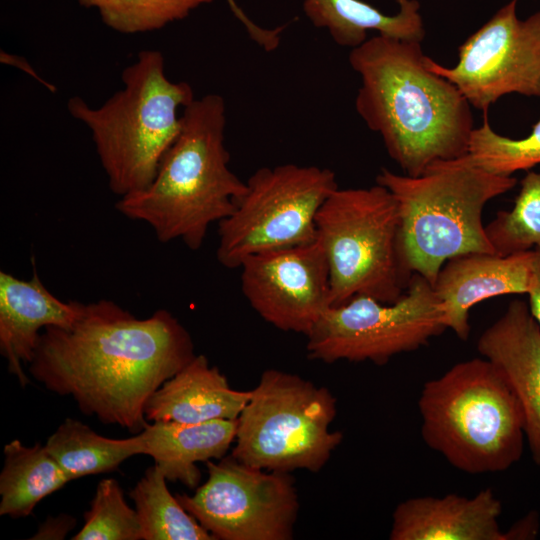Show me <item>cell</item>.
<instances>
[{
    "mask_svg": "<svg viewBox=\"0 0 540 540\" xmlns=\"http://www.w3.org/2000/svg\"><path fill=\"white\" fill-rule=\"evenodd\" d=\"M195 355L189 332L168 310L138 318L101 299L81 302L70 326L41 332L29 373L72 397L83 414L139 433L148 399Z\"/></svg>",
    "mask_w": 540,
    "mask_h": 540,
    "instance_id": "cell-1",
    "label": "cell"
},
{
    "mask_svg": "<svg viewBox=\"0 0 540 540\" xmlns=\"http://www.w3.org/2000/svg\"><path fill=\"white\" fill-rule=\"evenodd\" d=\"M421 42L376 35L351 49L361 77L355 108L405 175L463 157L474 120L458 88L425 66Z\"/></svg>",
    "mask_w": 540,
    "mask_h": 540,
    "instance_id": "cell-2",
    "label": "cell"
},
{
    "mask_svg": "<svg viewBox=\"0 0 540 540\" xmlns=\"http://www.w3.org/2000/svg\"><path fill=\"white\" fill-rule=\"evenodd\" d=\"M225 102L207 94L183 108L181 130L163 156L153 181L120 197L116 209L148 224L160 242L182 241L198 250L213 223L236 208L246 191L229 168Z\"/></svg>",
    "mask_w": 540,
    "mask_h": 540,
    "instance_id": "cell-3",
    "label": "cell"
},
{
    "mask_svg": "<svg viewBox=\"0 0 540 540\" xmlns=\"http://www.w3.org/2000/svg\"><path fill=\"white\" fill-rule=\"evenodd\" d=\"M376 183L399 210V250L404 267L433 286L444 263L456 256L494 253L482 221L485 205L517 184L471 164L464 156L431 164L412 177L382 168Z\"/></svg>",
    "mask_w": 540,
    "mask_h": 540,
    "instance_id": "cell-4",
    "label": "cell"
},
{
    "mask_svg": "<svg viewBox=\"0 0 540 540\" xmlns=\"http://www.w3.org/2000/svg\"><path fill=\"white\" fill-rule=\"evenodd\" d=\"M123 87L99 107L70 98L71 116L90 131L111 191L146 188L181 130L178 109L194 98L190 84L172 82L160 51L143 50L121 75Z\"/></svg>",
    "mask_w": 540,
    "mask_h": 540,
    "instance_id": "cell-5",
    "label": "cell"
},
{
    "mask_svg": "<svg viewBox=\"0 0 540 540\" xmlns=\"http://www.w3.org/2000/svg\"><path fill=\"white\" fill-rule=\"evenodd\" d=\"M418 410L425 444L462 472H504L522 457L521 407L484 357L459 362L425 382Z\"/></svg>",
    "mask_w": 540,
    "mask_h": 540,
    "instance_id": "cell-6",
    "label": "cell"
},
{
    "mask_svg": "<svg viewBox=\"0 0 540 540\" xmlns=\"http://www.w3.org/2000/svg\"><path fill=\"white\" fill-rule=\"evenodd\" d=\"M400 216L392 193L369 188L335 190L316 217V239L329 269L332 306L357 295L396 302L412 274L399 250Z\"/></svg>",
    "mask_w": 540,
    "mask_h": 540,
    "instance_id": "cell-7",
    "label": "cell"
},
{
    "mask_svg": "<svg viewBox=\"0 0 540 540\" xmlns=\"http://www.w3.org/2000/svg\"><path fill=\"white\" fill-rule=\"evenodd\" d=\"M336 414L337 400L326 387L267 369L237 418L230 455L269 471L319 472L343 440L331 429Z\"/></svg>",
    "mask_w": 540,
    "mask_h": 540,
    "instance_id": "cell-8",
    "label": "cell"
},
{
    "mask_svg": "<svg viewBox=\"0 0 540 540\" xmlns=\"http://www.w3.org/2000/svg\"><path fill=\"white\" fill-rule=\"evenodd\" d=\"M338 188L327 168L289 163L256 170L235 210L218 223V262L240 268L252 255L315 241L317 214Z\"/></svg>",
    "mask_w": 540,
    "mask_h": 540,
    "instance_id": "cell-9",
    "label": "cell"
},
{
    "mask_svg": "<svg viewBox=\"0 0 540 540\" xmlns=\"http://www.w3.org/2000/svg\"><path fill=\"white\" fill-rule=\"evenodd\" d=\"M447 328L440 300L423 276L413 273L394 303L357 295L331 306L307 337L308 357L326 363L370 361L383 365L412 352Z\"/></svg>",
    "mask_w": 540,
    "mask_h": 540,
    "instance_id": "cell-10",
    "label": "cell"
},
{
    "mask_svg": "<svg viewBox=\"0 0 540 540\" xmlns=\"http://www.w3.org/2000/svg\"><path fill=\"white\" fill-rule=\"evenodd\" d=\"M208 478L180 504L216 540H290L299 497L290 473L242 463L232 455L206 462Z\"/></svg>",
    "mask_w": 540,
    "mask_h": 540,
    "instance_id": "cell-11",
    "label": "cell"
},
{
    "mask_svg": "<svg viewBox=\"0 0 540 540\" xmlns=\"http://www.w3.org/2000/svg\"><path fill=\"white\" fill-rule=\"evenodd\" d=\"M516 4L511 0L466 39L454 67L425 57L428 70L453 83L483 112L506 94L540 97V11L520 20Z\"/></svg>",
    "mask_w": 540,
    "mask_h": 540,
    "instance_id": "cell-12",
    "label": "cell"
},
{
    "mask_svg": "<svg viewBox=\"0 0 540 540\" xmlns=\"http://www.w3.org/2000/svg\"><path fill=\"white\" fill-rule=\"evenodd\" d=\"M240 269L248 303L280 330L308 335L332 306L328 264L317 239L252 255Z\"/></svg>",
    "mask_w": 540,
    "mask_h": 540,
    "instance_id": "cell-13",
    "label": "cell"
},
{
    "mask_svg": "<svg viewBox=\"0 0 540 540\" xmlns=\"http://www.w3.org/2000/svg\"><path fill=\"white\" fill-rule=\"evenodd\" d=\"M477 350L498 369L516 396L525 439L533 462L540 466V325L528 303L512 300L481 334Z\"/></svg>",
    "mask_w": 540,
    "mask_h": 540,
    "instance_id": "cell-14",
    "label": "cell"
},
{
    "mask_svg": "<svg viewBox=\"0 0 540 540\" xmlns=\"http://www.w3.org/2000/svg\"><path fill=\"white\" fill-rule=\"evenodd\" d=\"M533 257L534 250L509 256L472 252L447 260L433 284L447 328L467 340L473 306L492 297L528 294Z\"/></svg>",
    "mask_w": 540,
    "mask_h": 540,
    "instance_id": "cell-15",
    "label": "cell"
},
{
    "mask_svg": "<svg viewBox=\"0 0 540 540\" xmlns=\"http://www.w3.org/2000/svg\"><path fill=\"white\" fill-rule=\"evenodd\" d=\"M502 503L491 488L473 497L455 493L400 502L392 515L391 540H507L499 525Z\"/></svg>",
    "mask_w": 540,
    "mask_h": 540,
    "instance_id": "cell-16",
    "label": "cell"
},
{
    "mask_svg": "<svg viewBox=\"0 0 540 540\" xmlns=\"http://www.w3.org/2000/svg\"><path fill=\"white\" fill-rule=\"evenodd\" d=\"M80 304L57 298L37 271L28 280L0 272V352L22 387L29 382L23 365L32 361L41 332L48 326H70Z\"/></svg>",
    "mask_w": 540,
    "mask_h": 540,
    "instance_id": "cell-17",
    "label": "cell"
},
{
    "mask_svg": "<svg viewBox=\"0 0 540 540\" xmlns=\"http://www.w3.org/2000/svg\"><path fill=\"white\" fill-rule=\"evenodd\" d=\"M250 396L251 390L231 388L225 375L199 354L151 395L145 417L153 422L179 423L236 420Z\"/></svg>",
    "mask_w": 540,
    "mask_h": 540,
    "instance_id": "cell-18",
    "label": "cell"
},
{
    "mask_svg": "<svg viewBox=\"0 0 540 540\" xmlns=\"http://www.w3.org/2000/svg\"><path fill=\"white\" fill-rule=\"evenodd\" d=\"M237 419L202 423L154 422L137 433L141 454L151 456L167 481L194 489L198 462L223 458L235 441Z\"/></svg>",
    "mask_w": 540,
    "mask_h": 540,
    "instance_id": "cell-19",
    "label": "cell"
},
{
    "mask_svg": "<svg viewBox=\"0 0 540 540\" xmlns=\"http://www.w3.org/2000/svg\"><path fill=\"white\" fill-rule=\"evenodd\" d=\"M400 11L386 15L360 0H304V12L314 26L325 28L336 44L351 49L367 40V32L404 40L422 42L423 20L416 0H398Z\"/></svg>",
    "mask_w": 540,
    "mask_h": 540,
    "instance_id": "cell-20",
    "label": "cell"
},
{
    "mask_svg": "<svg viewBox=\"0 0 540 540\" xmlns=\"http://www.w3.org/2000/svg\"><path fill=\"white\" fill-rule=\"evenodd\" d=\"M0 473V515H30L45 497L70 482V477L39 443L26 446L15 439L4 446Z\"/></svg>",
    "mask_w": 540,
    "mask_h": 540,
    "instance_id": "cell-21",
    "label": "cell"
},
{
    "mask_svg": "<svg viewBox=\"0 0 540 540\" xmlns=\"http://www.w3.org/2000/svg\"><path fill=\"white\" fill-rule=\"evenodd\" d=\"M45 447L71 481L113 471L128 458L142 455L137 435L126 439L107 438L72 418L58 426Z\"/></svg>",
    "mask_w": 540,
    "mask_h": 540,
    "instance_id": "cell-22",
    "label": "cell"
},
{
    "mask_svg": "<svg viewBox=\"0 0 540 540\" xmlns=\"http://www.w3.org/2000/svg\"><path fill=\"white\" fill-rule=\"evenodd\" d=\"M166 482L154 464L129 492L142 540H216L170 493Z\"/></svg>",
    "mask_w": 540,
    "mask_h": 540,
    "instance_id": "cell-23",
    "label": "cell"
},
{
    "mask_svg": "<svg viewBox=\"0 0 540 540\" xmlns=\"http://www.w3.org/2000/svg\"><path fill=\"white\" fill-rule=\"evenodd\" d=\"M485 233L499 256L540 249V172H527L513 208L499 211Z\"/></svg>",
    "mask_w": 540,
    "mask_h": 540,
    "instance_id": "cell-24",
    "label": "cell"
},
{
    "mask_svg": "<svg viewBox=\"0 0 540 540\" xmlns=\"http://www.w3.org/2000/svg\"><path fill=\"white\" fill-rule=\"evenodd\" d=\"M464 157L471 164L498 175L512 176L516 171L531 169L540 164V119L527 137L512 139L492 129L486 111L482 125L472 131Z\"/></svg>",
    "mask_w": 540,
    "mask_h": 540,
    "instance_id": "cell-25",
    "label": "cell"
},
{
    "mask_svg": "<svg viewBox=\"0 0 540 540\" xmlns=\"http://www.w3.org/2000/svg\"><path fill=\"white\" fill-rule=\"evenodd\" d=\"M85 7L95 8L102 21L124 34L158 30L182 20L197 7L212 0H78Z\"/></svg>",
    "mask_w": 540,
    "mask_h": 540,
    "instance_id": "cell-26",
    "label": "cell"
},
{
    "mask_svg": "<svg viewBox=\"0 0 540 540\" xmlns=\"http://www.w3.org/2000/svg\"><path fill=\"white\" fill-rule=\"evenodd\" d=\"M84 520L72 540H142L136 510L127 504L121 486L113 478L98 483Z\"/></svg>",
    "mask_w": 540,
    "mask_h": 540,
    "instance_id": "cell-27",
    "label": "cell"
},
{
    "mask_svg": "<svg viewBox=\"0 0 540 540\" xmlns=\"http://www.w3.org/2000/svg\"><path fill=\"white\" fill-rule=\"evenodd\" d=\"M539 528V515L536 511H531L505 530L507 540L535 539L539 533Z\"/></svg>",
    "mask_w": 540,
    "mask_h": 540,
    "instance_id": "cell-28",
    "label": "cell"
},
{
    "mask_svg": "<svg viewBox=\"0 0 540 540\" xmlns=\"http://www.w3.org/2000/svg\"><path fill=\"white\" fill-rule=\"evenodd\" d=\"M75 525V519L68 515L47 519L32 539H63Z\"/></svg>",
    "mask_w": 540,
    "mask_h": 540,
    "instance_id": "cell-29",
    "label": "cell"
},
{
    "mask_svg": "<svg viewBox=\"0 0 540 540\" xmlns=\"http://www.w3.org/2000/svg\"><path fill=\"white\" fill-rule=\"evenodd\" d=\"M529 310L540 325V249L534 250L533 265H532V279L529 292Z\"/></svg>",
    "mask_w": 540,
    "mask_h": 540,
    "instance_id": "cell-30",
    "label": "cell"
},
{
    "mask_svg": "<svg viewBox=\"0 0 540 540\" xmlns=\"http://www.w3.org/2000/svg\"><path fill=\"white\" fill-rule=\"evenodd\" d=\"M0 59L1 62L14 65L17 68L22 69L24 72L37 79L40 83H42V85H45L50 91L55 92V87L46 82L45 80L41 79L36 73V71L33 70L31 65L25 59L3 51H1Z\"/></svg>",
    "mask_w": 540,
    "mask_h": 540,
    "instance_id": "cell-31",
    "label": "cell"
}]
</instances>
